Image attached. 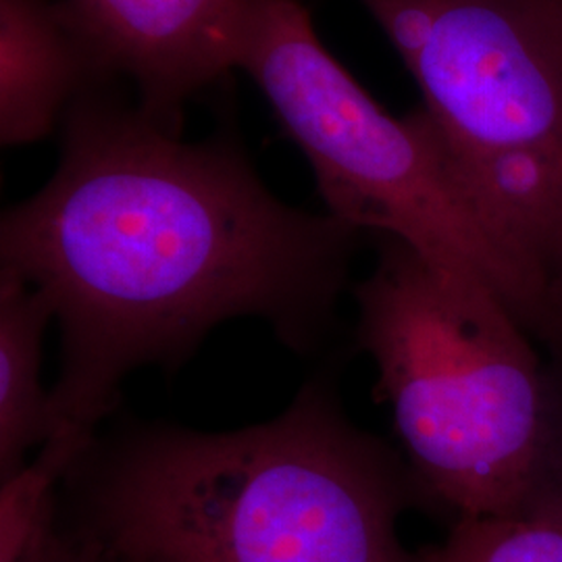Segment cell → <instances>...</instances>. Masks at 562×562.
<instances>
[{
    "instance_id": "13",
    "label": "cell",
    "mask_w": 562,
    "mask_h": 562,
    "mask_svg": "<svg viewBox=\"0 0 562 562\" xmlns=\"http://www.w3.org/2000/svg\"><path fill=\"white\" fill-rule=\"evenodd\" d=\"M550 306H552V340L557 348L562 346V273L550 283Z\"/></svg>"
},
{
    "instance_id": "6",
    "label": "cell",
    "mask_w": 562,
    "mask_h": 562,
    "mask_svg": "<svg viewBox=\"0 0 562 562\" xmlns=\"http://www.w3.org/2000/svg\"><path fill=\"white\" fill-rule=\"evenodd\" d=\"M248 0H60L97 80L125 78L138 109L180 130L181 109L236 69Z\"/></svg>"
},
{
    "instance_id": "9",
    "label": "cell",
    "mask_w": 562,
    "mask_h": 562,
    "mask_svg": "<svg viewBox=\"0 0 562 562\" xmlns=\"http://www.w3.org/2000/svg\"><path fill=\"white\" fill-rule=\"evenodd\" d=\"M97 442L90 427L65 425L0 485V562H20L57 521V485Z\"/></svg>"
},
{
    "instance_id": "2",
    "label": "cell",
    "mask_w": 562,
    "mask_h": 562,
    "mask_svg": "<svg viewBox=\"0 0 562 562\" xmlns=\"http://www.w3.org/2000/svg\"><path fill=\"white\" fill-rule=\"evenodd\" d=\"M115 562H419L398 521L419 485L325 382L236 431L144 425L67 475Z\"/></svg>"
},
{
    "instance_id": "14",
    "label": "cell",
    "mask_w": 562,
    "mask_h": 562,
    "mask_svg": "<svg viewBox=\"0 0 562 562\" xmlns=\"http://www.w3.org/2000/svg\"><path fill=\"white\" fill-rule=\"evenodd\" d=\"M559 4H561V9H562V0H559Z\"/></svg>"
},
{
    "instance_id": "8",
    "label": "cell",
    "mask_w": 562,
    "mask_h": 562,
    "mask_svg": "<svg viewBox=\"0 0 562 562\" xmlns=\"http://www.w3.org/2000/svg\"><path fill=\"white\" fill-rule=\"evenodd\" d=\"M53 323L48 302L23 281L0 271V475L63 429L53 390L42 387V344Z\"/></svg>"
},
{
    "instance_id": "10",
    "label": "cell",
    "mask_w": 562,
    "mask_h": 562,
    "mask_svg": "<svg viewBox=\"0 0 562 562\" xmlns=\"http://www.w3.org/2000/svg\"><path fill=\"white\" fill-rule=\"evenodd\" d=\"M419 562H562V522L540 517H459Z\"/></svg>"
},
{
    "instance_id": "1",
    "label": "cell",
    "mask_w": 562,
    "mask_h": 562,
    "mask_svg": "<svg viewBox=\"0 0 562 562\" xmlns=\"http://www.w3.org/2000/svg\"><path fill=\"white\" fill-rule=\"evenodd\" d=\"M361 234L280 201L232 142H183L86 92L53 178L2 215L0 271L59 325L60 425L97 429L132 371L178 367L222 323L262 319L313 350Z\"/></svg>"
},
{
    "instance_id": "7",
    "label": "cell",
    "mask_w": 562,
    "mask_h": 562,
    "mask_svg": "<svg viewBox=\"0 0 562 562\" xmlns=\"http://www.w3.org/2000/svg\"><path fill=\"white\" fill-rule=\"evenodd\" d=\"M97 80L60 0H0V142L50 136Z\"/></svg>"
},
{
    "instance_id": "5",
    "label": "cell",
    "mask_w": 562,
    "mask_h": 562,
    "mask_svg": "<svg viewBox=\"0 0 562 562\" xmlns=\"http://www.w3.org/2000/svg\"><path fill=\"white\" fill-rule=\"evenodd\" d=\"M236 69L311 162L329 215L406 241L443 276L490 288L527 331L550 340L546 292L480 222L425 111H383L323 46L302 0H248Z\"/></svg>"
},
{
    "instance_id": "12",
    "label": "cell",
    "mask_w": 562,
    "mask_h": 562,
    "mask_svg": "<svg viewBox=\"0 0 562 562\" xmlns=\"http://www.w3.org/2000/svg\"><path fill=\"white\" fill-rule=\"evenodd\" d=\"M20 562H115V559L94 536L81 529L74 536L63 533L55 521L42 531Z\"/></svg>"
},
{
    "instance_id": "3",
    "label": "cell",
    "mask_w": 562,
    "mask_h": 562,
    "mask_svg": "<svg viewBox=\"0 0 562 562\" xmlns=\"http://www.w3.org/2000/svg\"><path fill=\"white\" fill-rule=\"evenodd\" d=\"M357 346L378 369L413 477L459 517H521L543 411V362L485 285L380 236L355 285Z\"/></svg>"
},
{
    "instance_id": "11",
    "label": "cell",
    "mask_w": 562,
    "mask_h": 562,
    "mask_svg": "<svg viewBox=\"0 0 562 562\" xmlns=\"http://www.w3.org/2000/svg\"><path fill=\"white\" fill-rule=\"evenodd\" d=\"M522 515L562 522V346L543 362V411Z\"/></svg>"
},
{
    "instance_id": "4",
    "label": "cell",
    "mask_w": 562,
    "mask_h": 562,
    "mask_svg": "<svg viewBox=\"0 0 562 562\" xmlns=\"http://www.w3.org/2000/svg\"><path fill=\"white\" fill-rule=\"evenodd\" d=\"M359 2L417 81L464 199L550 302L562 273L559 0Z\"/></svg>"
}]
</instances>
